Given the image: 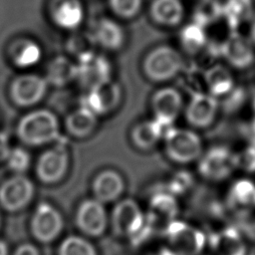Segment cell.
Segmentation results:
<instances>
[{
    "instance_id": "cell-3",
    "label": "cell",
    "mask_w": 255,
    "mask_h": 255,
    "mask_svg": "<svg viewBox=\"0 0 255 255\" xmlns=\"http://www.w3.org/2000/svg\"><path fill=\"white\" fill-rule=\"evenodd\" d=\"M182 66L181 56L176 50L168 46H158L145 56L142 70L150 81L164 82L175 77Z\"/></svg>"
},
{
    "instance_id": "cell-34",
    "label": "cell",
    "mask_w": 255,
    "mask_h": 255,
    "mask_svg": "<svg viewBox=\"0 0 255 255\" xmlns=\"http://www.w3.org/2000/svg\"><path fill=\"white\" fill-rule=\"evenodd\" d=\"M108 4L116 17L132 19L139 13L142 0H108Z\"/></svg>"
},
{
    "instance_id": "cell-16",
    "label": "cell",
    "mask_w": 255,
    "mask_h": 255,
    "mask_svg": "<svg viewBox=\"0 0 255 255\" xmlns=\"http://www.w3.org/2000/svg\"><path fill=\"white\" fill-rule=\"evenodd\" d=\"M182 106L179 92L173 88H162L151 98L154 119L162 128L170 126L178 117Z\"/></svg>"
},
{
    "instance_id": "cell-18",
    "label": "cell",
    "mask_w": 255,
    "mask_h": 255,
    "mask_svg": "<svg viewBox=\"0 0 255 255\" xmlns=\"http://www.w3.org/2000/svg\"><path fill=\"white\" fill-rule=\"evenodd\" d=\"M218 109L215 97L204 93H193L185 110L186 121L195 128H206L212 124Z\"/></svg>"
},
{
    "instance_id": "cell-26",
    "label": "cell",
    "mask_w": 255,
    "mask_h": 255,
    "mask_svg": "<svg viewBox=\"0 0 255 255\" xmlns=\"http://www.w3.org/2000/svg\"><path fill=\"white\" fill-rule=\"evenodd\" d=\"M149 13L154 22L162 26H175L183 17V6L179 0H153Z\"/></svg>"
},
{
    "instance_id": "cell-40",
    "label": "cell",
    "mask_w": 255,
    "mask_h": 255,
    "mask_svg": "<svg viewBox=\"0 0 255 255\" xmlns=\"http://www.w3.org/2000/svg\"><path fill=\"white\" fill-rule=\"evenodd\" d=\"M0 255H9L8 244L2 239H0Z\"/></svg>"
},
{
    "instance_id": "cell-8",
    "label": "cell",
    "mask_w": 255,
    "mask_h": 255,
    "mask_svg": "<svg viewBox=\"0 0 255 255\" xmlns=\"http://www.w3.org/2000/svg\"><path fill=\"white\" fill-rule=\"evenodd\" d=\"M48 83L43 76L22 74L15 77L9 86L12 103L20 108H29L39 104L45 97Z\"/></svg>"
},
{
    "instance_id": "cell-13",
    "label": "cell",
    "mask_w": 255,
    "mask_h": 255,
    "mask_svg": "<svg viewBox=\"0 0 255 255\" xmlns=\"http://www.w3.org/2000/svg\"><path fill=\"white\" fill-rule=\"evenodd\" d=\"M234 153L224 146L210 148L199 160L198 171L206 179L220 181L235 169Z\"/></svg>"
},
{
    "instance_id": "cell-21",
    "label": "cell",
    "mask_w": 255,
    "mask_h": 255,
    "mask_svg": "<svg viewBox=\"0 0 255 255\" xmlns=\"http://www.w3.org/2000/svg\"><path fill=\"white\" fill-rule=\"evenodd\" d=\"M209 244L215 255H246L244 240L233 227H226L212 233Z\"/></svg>"
},
{
    "instance_id": "cell-7",
    "label": "cell",
    "mask_w": 255,
    "mask_h": 255,
    "mask_svg": "<svg viewBox=\"0 0 255 255\" xmlns=\"http://www.w3.org/2000/svg\"><path fill=\"white\" fill-rule=\"evenodd\" d=\"M35 185L24 174H14L0 185V206L8 212H19L33 200Z\"/></svg>"
},
{
    "instance_id": "cell-23",
    "label": "cell",
    "mask_w": 255,
    "mask_h": 255,
    "mask_svg": "<svg viewBox=\"0 0 255 255\" xmlns=\"http://www.w3.org/2000/svg\"><path fill=\"white\" fill-rule=\"evenodd\" d=\"M44 78L48 85L58 88L65 87L76 81L77 64L67 56H56L48 63Z\"/></svg>"
},
{
    "instance_id": "cell-5",
    "label": "cell",
    "mask_w": 255,
    "mask_h": 255,
    "mask_svg": "<svg viewBox=\"0 0 255 255\" xmlns=\"http://www.w3.org/2000/svg\"><path fill=\"white\" fill-rule=\"evenodd\" d=\"M70 155L66 145L60 139L56 144L41 153L36 166L37 178L45 184L60 182L68 172Z\"/></svg>"
},
{
    "instance_id": "cell-4",
    "label": "cell",
    "mask_w": 255,
    "mask_h": 255,
    "mask_svg": "<svg viewBox=\"0 0 255 255\" xmlns=\"http://www.w3.org/2000/svg\"><path fill=\"white\" fill-rule=\"evenodd\" d=\"M167 156L178 163L197 159L202 152L200 137L193 131L182 128H167L163 133Z\"/></svg>"
},
{
    "instance_id": "cell-11",
    "label": "cell",
    "mask_w": 255,
    "mask_h": 255,
    "mask_svg": "<svg viewBox=\"0 0 255 255\" xmlns=\"http://www.w3.org/2000/svg\"><path fill=\"white\" fill-rule=\"evenodd\" d=\"M76 64V81L88 91L103 82L111 80L112 65L103 54H99L96 51L92 52L77 60Z\"/></svg>"
},
{
    "instance_id": "cell-20",
    "label": "cell",
    "mask_w": 255,
    "mask_h": 255,
    "mask_svg": "<svg viewBox=\"0 0 255 255\" xmlns=\"http://www.w3.org/2000/svg\"><path fill=\"white\" fill-rule=\"evenodd\" d=\"M8 56L16 68L27 69L40 63L43 57V50L35 40L20 38L10 44Z\"/></svg>"
},
{
    "instance_id": "cell-19",
    "label": "cell",
    "mask_w": 255,
    "mask_h": 255,
    "mask_svg": "<svg viewBox=\"0 0 255 255\" xmlns=\"http://www.w3.org/2000/svg\"><path fill=\"white\" fill-rule=\"evenodd\" d=\"M125 190V181L120 172L107 168L100 171L93 179L94 198L102 203L117 201Z\"/></svg>"
},
{
    "instance_id": "cell-10",
    "label": "cell",
    "mask_w": 255,
    "mask_h": 255,
    "mask_svg": "<svg viewBox=\"0 0 255 255\" xmlns=\"http://www.w3.org/2000/svg\"><path fill=\"white\" fill-rule=\"evenodd\" d=\"M109 222L110 219L105 204L94 197L83 200L76 210V226L87 236H102L106 232Z\"/></svg>"
},
{
    "instance_id": "cell-1",
    "label": "cell",
    "mask_w": 255,
    "mask_h": 255,
    "mask_svg": "<svg viewBox=\"0 0 255 255\" xmlns=\"http://www.w3.org/2000/svg\"><path fill=\"white\" fill-rule=\"evenodd\" d=\"M19 140L28 146H41L60 140V123L54 113L39 109L23 116L16 127Z\"/></svg>"
},
{
    "instance_id": "cell-6",
    "label": "cell",
    "mask_w": 255,
    "mask_h": 255,
    "mask_svg": "<svg viewBox=\"0 0 255 255\" xmlns=\"http://www.w3.org/2000/svg\"><path fill=\"white\" fill-rule=\"evenodd\" d=\"M64 228V219L60 211L48 202L39 203L30 220V231L35 240L41 243L55 241Z\"/></svg>"
},
{
    "instance_id": "cell-32",
    "label": "cell",
    "mask_w": 255,
    "mask_h": 255,
    "mask_svg": "<svg viewBox=\"0 0 255 255\" xmlns=\"http://www.w3.org/2000/svg\"><path fill=\"white\" fill-rule=\"evenodd\" d=\"M222 9L217 0H200L193 12V22L204 28L222 16Z\"/></svg>"
},
{
    "instance_id": "cell-24",
    "label": "cell",
    "mask_w": 255,
    "mask_h": 255,
    "mask_svg": "<svg viewBox=\"0 0 255 255\" xmlns=\"http://www.w3.org/2000/svg\"><path fill=\"white\" fill-rule=\"evenodd\" d=\"M98 126V116L84 106L70 113L65 120L67 132L76 138H85L91 135Z\"/></svg>"
},
{
    "instance_id": "cell-36",
    "label": "cell",
    "mask_w": 255,
    "mask_h": 255,
    "mask_svg": "<svg viewBox=\"0 0 255 255\" xmlns=\"http://www.w3.org/2000/svg\"><path fill=\"white\" fill-rule=\"evenodd\" d=\"M235 167L246 172H255V142L234 153Z\"/></svg>"
},
{
    "instance_id": "cell-35",
    "label": "cell",
    "mask_w": 255,
    "mask_h": 255,
    "mask_svg": "<svg viewBox=\"0 0 255 255\" xmlns=\"http://www.w3.org/2000/svg\"><path fill=\"white\" fill-rule=\"evenodd\" d=\"M5 161L15 174H24L30 166L31 157L26 149L22 147H14L10 149Z\"/></svg>"
},
{
    "instance_id": "cell-37",
    "label": "cell",
    "mask_w": 255,
    "mask_h": 255,
    "mask_svg": "<svg viewBox=\"0 0 255 255\" xmlns=\"http://www.w3.org/2000/svg\"><path fill=\"white\" fill-rule=\"evenodd\" d=\"M190 176L185 173H180L174 177L171 183V189L174 192H181L188 187L190 184Z\"/></svg>"
},
{
    "instance_id": "cell-12",
    "label": "cell",
    "mask_w": 255,
    "mask_h": 255,
    "mask_svg": "<svg viewBox=\"0 0 255 255\" xmlns=\"http://www.w3.org/2000/svg\"><path fill=\"white\" fill-rule=\"evenodd\" d=\"M121 100V86L111 79L90 89L82 106L99 117L115 111L119 107Z\"/></svg>"
},
{
    "instance_id": "cell-43",
    "label": "cell",
    "mask_w": 255,
    "mask_h": 255,
    "mask_svg": "<svg viewBox=\"0 0 255 255\" xmlns=\"http://www.w3.org/2000/svg\"><path fill=\"white\" fill-rule=\"evenodd\" d=\"M0 227H1V214H0Z\"/></svg>"
},
{
    "instance_id": "cell-42",
    "label": "cell",
    "mask_w": 255,
    "mask_h": 255,
    "mask_svg": "<svg viewBox=\"0 0 255 255\" xmlns=\"http://www.w3.org/2000/svg\"><path fill=\"white\" fill-rule=\"evenodd\" d=\"M254 110H255V100H254ZM253 128L255 130V118H254V121H253Z\"/></svg>"
},
{
    "instance_id": "cell-22",
    "label": "cell",
    "mask_w": 255,
    "mask_h": 255,
    "mask_svg": "<svg viewBox=\"0 0 255 255\" xmlns=\"http://www.w3.org/2000/svg\"><path fill=\"white\" fill-rule=\"evenodd\" d=\"M178 204L172 194L157 193L150 200L149 222L151 225L162 226L163 230L167 225L176 219Z\"/></svg>"
},
{
    "instance_id": "cell-14",
    "label": "cell",
    "mask_w": 255,
    "mask_h": 255,
    "mask_svg": "<svg viewBox=\"0 0 255 255\" xmlns=\"http://www.w3.org/2000/svg\"><path fill=\"white\" fill-rule=\"evenodd\" d=\"M49 15L56 27L74 32L79 30L84 23L86 11L81 0H52Z\"/></svg>"
},
{
    "instance_id": "cell-9",
    "label": "cell",
    "mask_w": 255,
    "mask_h": 255,
    "mask_svg": "<svg viewBox=\"0 0 255 255\" xmlns=\"http://www.w3.org/2000/svg\"><path fill=\"white\" fill-rule=\"evenodd\" d=\"M110 223L117 235L132 238L139 234L145 220L137 202L131 198H124L113 208Z\"/></svg>"
},
{
    "instance_id": "cell-27",
    "label": "cell",
    "mask_w": 255,
    "mask_h": 255,
    "mask_svg": "<svg viewBox=\"0 0 255 255\" xmlns=\"http://www.w3.org/2000/svg\"><path fill=\"white\" fill-rule=\"evenodd\" d=\"M205 85L209 95L220 97L228 94L233 88V77L229 70L222 65H213L204 75Z\"/></svg>"
},
{
    "instance_id": "cell-30",
    "label": "cell",
    "mask_w": 255,
    "mask_h": 255,
    "mask_svg": "<svg viewBox=\"0 0 255 255\" xmlns=\"http://www.w3.org/2000/svg\"><path fill=\"white\" fill-rule=\"evenodd\" d=\"M182 49L189 55L197 54L206 43V35L203 27L192 22L184 26L180 32Z\"/></svg>"
},
{
    "instance_id": "cell-2",
    "label": "cell",
    "mask_w": 255,
    "mask_h": 255,
    "mask_svg": "<svg viewBox=\"0 0 255 255\" xmlns=\"http://www.w3.org/2000/svg\"><path fill=\"white\" fill-rule=\"evenodd\" d=\"M165 247L171 255H199L205 246V235L198 228L183 221L173 220L164 230Z\"/></svg>"
},
{
    "instance_id": "cell-29",
    "label": "cell",
    "mask_w": 255,
    "mask_h": 255,
    "mask_svg": "<svg viewBox=\"0 0 255 255\" xmlns=\"http://www.w3.org/2000/svg\"><path fill=\"white\" fill-rule=\"evenodd\" d=\"M229 202L239 209L255 208V183L248 179L236 181L230 188Z\"/></svg>"
},
{
    "instance_id": "cell-25",
    "label": "cell",
    "mask_w": 255,
    "mask_h": 255,
    "mask_svg": "<svg viewBox=\"0 0 255 255\" xmlns=\"http://www.w3.org/2000/svg\"><path fill=\"white\" fill-rule=\"evenodd\" d=\"M163 129L155 120L140 122L130 130L131 142L138 149H151L163 136Z\"/></svg>"
},
{
    "instance_id": "cell-41",
    "label": "cell",
    "mask_w": 255,
    "mask_h": 255,
    "mask_svg": "<svg viewBox=\"0 0 255 255\" xmlns=\"http://www.w3.org/2000/svg\"><path fill=\"white\" fill-rule=\"evenodd\" d=\"M251 38L255 43V13L252 17V25H251Z\"/></svg>"
},
{
    "instance_id": "cell-17",
    "label": "cell",
    "mask_w": 255,
    "mask_h": 255,
    "mask_svg": "<svg viewBox=\"0 0 255 255\" xmlns=\"http://www.w3.org/2000/svg\"><path fill=\"white\" fill-rule=\"evenodd\" d=\"M221 52L227 63L237 69L249 67L255 57L251 41L237 31L229 34L222 45Z\"/></svg>"
},
{
    "instance_id": "cell-31",
    "label": "cell",
    "mask_w": 255,
    "mask_h": 255,
    "mask_svg": "<svg viewBox=\"0 0 255 255\" xmlns=\"http://www.w3.org/2000/svg\"><path fill=\"white\" fill-rule=\"evenodd\" d=\"M67 52L79 60L80 58L95 52L97 46L94 42L92 34L90 31H81L76 30L71 32L67 42H66Z\"/></svg>"
},
{
    "instance_id": "cell-38",
    "label": "cell",
    "mask_w": 255,
    "mask_h": 255,
    "mask_svg": "<svg viewBox=\"0 0 255 255\" xmlns=\"http://www.w3.org/2000/svg\"><path fill=\"white\" fill-rule=\"evenodd\" d=\"M12 255H40L38 248L31 243L20 244L13 252Z\"/></svg>"
},
{
    "instance_id": "cell-39",
    "label": "cell",
    "mask_w": 255,
    "mask_h": 255,
    "mask_svg": "<svg viewBox=\"0 0 255 255\" xmlns=\"http://www.w3.org/2000/svg\"><path fill=\"white\" fill-rule=\"evenodd\" d=\"M10 149L11 147L9 145L7 136L3 132H0V162L4 161L7 158Z\"/></svg>"
},
{
    "instance_id": "cell-15",
    "label": "cell",
    "mask_w": 255,
    "mask_h": 255,
    "mask_svg": "<svg viewBox=\"0 0 255 255\" xmlns=\"http://www.w3.org/2000/svg\"><path fill=\"white\" fill-rule=\"evenodd\" d=\"M89 31L96 46L107 51H119L126 43L124 27L118 20L113 18H99Z\"/></svg>"
},
{
    "instance_id": "cell-28",
    "label": "cell",
    "mask_w": 255,
    "mask_h": 255,
    "mask_svg": "<svg viewBox=\"0 0 255 255\" xmlns=\"http://www.w3.org/2000/svg\"><path fill=\"white\" fill-rule=\"evenodd\" d=\"M253 14L252 0H227L222 9V16L232 31H236L241 23L252 19Z\"/></svg>"
},
{
    "instance_id": "cell-33",
    "label": "cell",
    "mask_w": 255,
    "mask_h": 255,
    "mask_svg": "<svg viewBox=\"0 0 255 255\" xmlns=\"http://www.w3.org/2000/svg\"><path fill=\"white\" fill-rule=\"evenodd\" d=\"M58 255H98V252L88 239L79 235H70L61 242Z\"/></svg>"
}]
</instances>
